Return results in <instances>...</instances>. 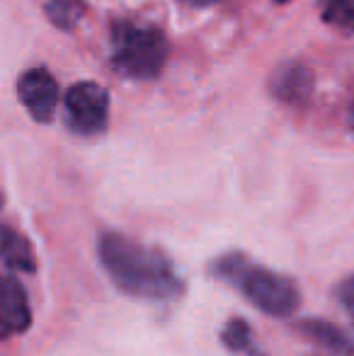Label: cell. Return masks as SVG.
I'll use <instances>...</instances> for the list:
<instances>
[{"instance_id":"1","label":"cell","mask_w":354,"mask_h":356,"mask_svg":"<svg viewBox=\"0 0 354 356\" xmlns=\"http://www.w3.org/2000/svg\"><path fill=\"white\" fill-rule=\"evenodd\" d=\"M97 254L109 279L134 298L175 300L182 296V277L161 250L122 233H104L97 243Z\"/></svg>"},{"instance_id":"2","label":"cell","mask_w":354,"mask_h":356,"mask_svg":"<svg viewBox=\"0 0 354 356\" xmlns=\"http://www.w3.org/2000/svg\"><path fill=\"white\" fill-rule=\"evenodd\" d=\"M211 274L238 289L248 303L272 318H289L301 305V291L293 279L250 262L246 254L228 252L211 264Z\"/></svg>"},{"instance_id":"3","label":"cell","mask_w":354,"mask_h":356,"mask_svg":"<svg viewBox=\"0 0 354 356\" xmlns=\"http://www.w3.org/2000/svg\"><path fill=\"white\" fill-rule=\"evenodd\" d=\"M168 61V42L158 29L136 22L112 27V66L134 80H151Z\"/></svg>"},{"instance_id":"4","label":"cell","mask_w":354,"mask_h":356,"mask_svg":"<svg viewBox=\"0 0 354 356\" xmlns=\"http://www.w3.org/2000/svg\"><path fill=\"white\" fill-rule=\"evenodd\" d=\"M66 122L76 134L92 136L107 127L109 119V95L97 83H76L63 95Z\"/></svg>"},{"instance_id":"5","label":"cell","mask_w":354,"mask_h":356,"mask_svg":"<svg viewBox=\"0 0 354 356\" xmlns=\"http://www.w3.org/2000/svg\"><path fill=\"white\" fill-rule=\"evenodd\" d=\"M17 95L19 102L24 104V109L37 122H49L54 117V112L58 109V99H61V90H58L56 78L47 68H29L19 78Z\"/></svg>"},{"instance_id":"6","label":"cell","mask_w":354,"mask_h":356,"mask_svg":"<svg viewBox=\"0 0 354 356\" xmlns=\"http://www.w3.org/2000/svg\"><path fill=\"white\" fill-rule=\"evenodd\" d=\"M32 325V308H29L27 291L15 279V274H8L0 286V330L5 337L10 334H22Z\"/></svg>"},{"instance_id":"7","label":"cell","mask_w":354,"mask_h":356,"mask_svg":"<svg viewBox=\"0 0 354 356\" xmlns=\"http://www.w3.org/2000/svg\"><path fill=\"white\" fill-rule=\"evenodd\" d=\"M296 332L301 334V337L311 339L313 344H318V347H323L330 354L354 356V344H352L350 334L337 327V325L328 323V320L306 318V320H301V323H296Z\"/></svg>"},{"instance_id":"8","label":"cell","mask_w":354,"mask_h":356,"mask_svg":"<svg viewBox=\"0 0 354 356\" xmlns=\"http://www.w3.org/2000/svg\"><path fill=\"white\" fill-rule=\"evenodd\" d=\"M3 262L10 272H17V274L37 272V257H34L32 245L27 243L24 235H19L10 225L3 228Z\"/></svg>"},{"instance_id":"9","label":"cell","mask_w":354,"mask_h":356,"mask_svg":"<svg viewBox=\"0 0 354 356\" xmlns=\"http://www.w3.org/2000/svg\"><path fill=\"white\" fill-rule=\"evenodd\" d=\"M269 85H272L277 97L287 99V102H298V99L308 97V92H311V88H313V78L306 68L287 66L274 73Z\"/></svg>"},{"instance_id":"10","label":"cell","mask_w":354,"mask_h":356,"mask_svg":"<svg viewBox=\"0 0 354 356\" xmlns=\"http://www.w3.org/2000/svg\"><path fill=\"white\" fill-rule=\"evenodd\" d=\"M86 15V3L83 0H49L47 3V17L54 27L58 29H73Z\"/></svg>"},{"instance_id":"11","label":"cell","mask_w":354,"mask_h":356,"mask_svg":"<svg viewBox=\"0 0 354 356\" xmlns=\"http://www.w3.org/2000/svg\"><path fill=\"white\" fill-rule=\"evenodd\" d=\"M221 339L231 352H248L250 356H257V349H255V344H252V332L246 320H241V318L231 320V323L223 327Z\"/></svg>"},{"instance_id":"12","label":"cell","mask_w":354,"mask_h":356,"mask_svg":"<svg viewBox=\"0 0 354 356\" xmlns=\"http://www.w3.org/2000/svg\"><path fill=\"white\" fill-rule=\"evenodd\" d=\"M323 17L337 27H354V0H323Z\"/></svg>"},{"instance_id":"13","label":"cell","mask_w":354,"mask_h":356,"mask_svg":"<svg viewBox=\"0 0 354 356\" xmlns=\"http://www.w3.org/2000/svg\"><path fill=\"white\" fill-rule=\"evenodd\" d=\"M337 298L342 300L345 308H350L354 313V277H350L347 282L340 284V289H337Z\"/></svg>"},{"instance_id":"14","label":"cell","mask_w":354,"mask_h":356,"mask_svg":"<svg viewBox=\"0 0 354 356\" xmlns=\"http://www.w3.org/2000/svg\"><path fill=\"white\" fill-rule=\"evenodd\" d=\"M187 5H211V3H218V0H182Z\"/></svg>"},{"instance_id":"15","label":"cell","mask_w":354,"mask_h":356,"mask_svg":"<svg viewBox=\"0 0 354 356\" xmlns=\"http://www.w3.org/2000/svg\"><path fill=\"white\" fill-rule=\"evenodd\" d=\"M274 3H289V0H274Z\"/></svg>"},{"instance_id":"16","label":"cell","mask_w":354,"mask_h":356,"mask_svg":"<svg viewBox=\"0 0 354 356\" xmlns=\"http://www.w3.org/2000/svg\"><path fill=\"white\" fill-rule=\"evenodd\" d=\"M352 127H354V114H352Z\"/></svg>"}]
</instances>
